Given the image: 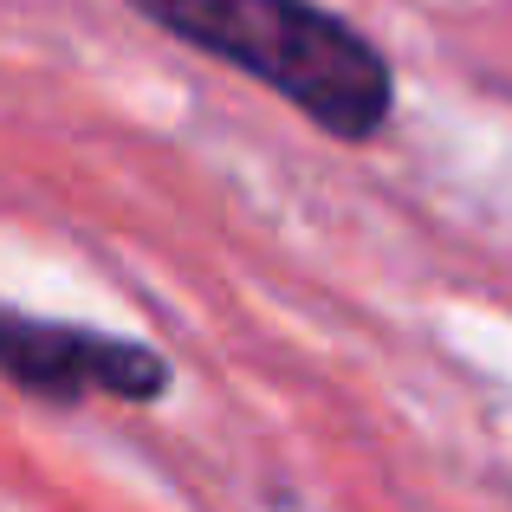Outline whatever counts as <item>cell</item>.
<instances>
[{"label": "cell", "mask_w": 512, "mask_h": 512, "mask_svg": "<svg viewBox=\"0 0 512 512\" xmlns=\"http://www.w3.org/2000/svg\"><path fill=\"white\" fill-rule=\"evenodd\" d=\"M137 13L253 72L344 143H370L389 124L383 52L312 0H137Z\"/></svg>", "instance_id": "6da1fadb"}, {"label": "cell", "mask_w": 512, "mask_h": 512, "mask_svg": "<svg viewBox=\"0 0 512 512\" xmlns=\"http://www.w3.org/2000/svg\"><path fill=\"white\" fill-rule=\"evenodd\" d=\"M0 376H13L20 389L52 402H85V396L150 402L169 383L163 357L150 344L59 325V318H26L13 305H0Z\"/></svg>", "instance_id": "7a4b0ae2"}]
</instances>
